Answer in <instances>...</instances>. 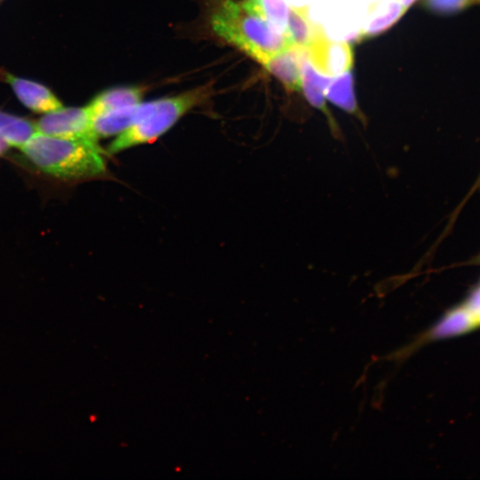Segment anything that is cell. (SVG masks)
Returning a JSON list of instances; mask_svg holds the SVG:
<instances>
[{
	"label": "cell",
	"instance_id": "12",
	"mask_svg": "<svg viewBox=\"0 0 480 480\" xmlns=\"http://www.w3.org/2000/svg\"><path fill=\"white\" fill-rule=\"evenodd\" d=\"M407 10L399 0H380L370 12L360 37L377 36L392 27Z\"/></svg>",
	"mask_w": 480,
	"mask_h": 480
},
{
	"label": "cell",
	"instance_id": "15",
	"mask_svg": "<svg viewBox=\"0 0 480 480\" xmlns=\"http://www.w3.org/2000/svg\"><path fill=\"white\" fill-rule=\"evenodd\" d=\"M324 34L320 28L309 20L304 8H291L288 18V36L292 45L307 50L315 40Z\"/></svg>",
	"mask_w": 480,
	"mask_h": 480
},
{
	"label": "cell",
	"instance_id": "3",
	"mask_svg": "<svg viewBox=\"0 0 480 480\" xmlns=\"http://www.w3.org/2000/svg\"><path fill=\"white\" fill-rule=\"evenodd\" d=\"M212 84H205L178 95L148 101L145 116L120 133L109 144L116 154L141 144L151 143L170 130L187 112L205 101L212 93Z\"/></svg>",
	"mask_w": 480,
	"mask_h": 480
},
{
	"label": "cell",
	"instance_id": "7",
	"mask_svg": "<svg viewBox=\"0 0 480 480\" xmlns=\"http://www.w3.org/2000/svg\"><path fill=\"white\" fill-rule=\"evenodd\" d=\"M1 75L22 104L29 109L45 114L63 107L59 99L44 85L7 72Z\"/></svg>",
	"mask_w": 480,
	"mask_h": 480
},
{
	"label": "cell",
	"instance_id": "14",
	"mask_svg": "<svg viewBox=\"0 0 480 480\" xmlns=\"http://www.w3.org/2000/svg\"><path fill=\"white\" fill-rule=\"evenodd\" d=\"M241 4L246 10L265 20L277 32L288 36L290 9L284 0H244Z\"/></svg>",
	"mask_w": 480,
	"mask_h": 480
},
{
	"label": "cell",
	"instance_id": "10",
	"mask_svg": "<svg viewBox=\"0 0 480 480\" xmlns=\"http://www.w3.org/2000/svg\"><path fill=\"white\" fill-rule=\"evenodd\" d=\"M302 88L308 102L321 110L325 116L328 125L336 138H340L341 132L340 127L329 111L325 100L324 91L332 82V78L320 75L308 61V56L306 57L301 65Z\"/></svg>",
	"mask_w": 480,
	"mask_h": 480
},
{
	"label": "cell",
	"instance_id": "5",
	"mask_svg": "<svg viewBox=\"0 0 480 480\" xmlns=\"http://www.w3.org/2000/svg\"><path fill=\"white\" fill-rule=\"evenodd\" d=\"M36 132L60 137H81L97 140L92 133V116L87 106L60 108L45 113L36 123Z\"/></svg>",
	"mask_w": 480,
	"mask_h": 480
},
{
	"label": "cell",
	"instance_id": "8",
	"mask_svg": "<svg viewBox=\"0 0 480 480\" xmlns=\"http://www.w3.org/2000/svg\"><path fill=\"white\" fill-rule=\"evenodd\" d=\"M148 102L106 112L92 118V133L98 140L119 135L141 119L147 113Z\"/></svg>",
	"mask_w": 480,
	"mask_h": 480
},
{
	"label": "cell",
	"instance_id": "4",
	"mask_svg": "<svg viewBox=\"0 0 480 480\" xmlns=\"http://www.w3.org/2000/svg\"><path fill=\"white\" fill-rule=\"evenodd\" d=\"M478 327H480V312L466 304L461 305L448 311L436 324L411 343L390 353L387 359L396 362L404 360L428 342L463 334Z\"/></svg>",
	"mask_w": 480,
	"mask_h": 480
},
{
	"label": "cell",
	"instance_id": "18",
	"mask_svg": "<svg viewBox=\"0 0 480 480\" xmlns=\"http://www.w3.org/2000/svg\"><path fill=\"white\" fill-rule=\"evenodd\" d=\"M9 144L6 141H4L2 138H0V155L6 150Z\"/></svg>",
	"mask_w": 480,
	"mask_h": 480
},
{
	"label": "cell",
	"instance_id": "17",
	"mask_svg": "<svg viewBox=\"0 0 480 480\" xmlns=\"http://www.w3.org/2000/svg\"><path fill=\"white\" fill-rule=\"evenodd\" d=\"M474 3H480V0H426L430 9L441 12L458 11Z\"/></svg>",
	"mask_w": 480,
	"mask_h": 480
},
{
	"label": "cell",
	"instance_id": "1",
	"mask_svg": "<svg viewBox=\"0 0 480 480\" xmlns=\"http://www.w3.org/2000/svg\"><path fill=\"white\" fill-rule=\"evenodd\" d=\"M20 149L40 171L59 179H90L106 172L97 140L89 138L60 137L36 132Z\"/></svg>",
	"mask_w": 480,
	"mask_h": 480
},
{
	"label": "cell",
	"instance_id": "2",
	"mask_svg": "<svg viewBox=\"0 0 480 480\" xmlns=\"http://www.w3.org/2000/svg\"><path fill=\"white\" fill-rule=\"evenodd\" d=\"M216 35L262 66L291 48L290 37L274 29L265 20L234 0L221 2L211 17Z\"/></svg>",
	"mask_w": 480,
	"mask_h": 480
},
{
	"label": "cell",
	"instance_id": "13",
	"mask_svg": "<svg viewBox=\"0 0 480 480\" xmlns=\"http://www.w3.org/2000/svg\"><path fill=\"white\" fill-rule=\"evenodd\" d=\"M353 76L350 71L343 73L332 80L324 91L325 97L333 104L355 116L362 123L366 124L364 113L359 108L354 93Z\"/></svg>",
	"mask_w": 480,
	"mask_h": 480
},
{
	"label": "cell",
	"instance_id": "6",
	"mask_svg": "<svg viewBox=\"0 0 480 480\" xmlns=\"http://www.w3.org/2000/svg\"><path fill=\"white\" fill-rule=\"evenodd\" d=\"M308 55L315 68L330 76L348 71L354 60L348 44L330 40L324 34L308 49Z\"/></svg>",
	"mask_w": 480,
	"mask_h": 480
},
{
	"label": "cell",
	"instance_id": "19",
	"mask_svg": "<svg viewBox=\"0 0 480 480\" xmlns=\"http://www.w3.org/2000/svg\"><path fill=\"white\" fill-rule=\"evenodd\" d=\"M402 5L407 10L416 0H399Z\"/></svg>",
	"mask_w": 480,
	"mask_h": 480
},
{
	"label": "cell",
	"instance_id": "11",
	"mask_svg": "<svg viewBox=\"0 0 480 480\" xmlns=\"http://www.w3.org/2000/svg\"><path fill=\"white\" fill-rule=\"evenodd\" d=\"M143 91L138 87H118L102 92L88 105L92 118L141 102Z\"/></svg>",
	"mask_w": 480,
	"mask_h": 480
},
{
	"label": "cell",
	"instance_id": "16",
	"mask_svg": "<svg viewBox=\"0 0 480 480\" xmlns=\"http://www.w3.org/2000/svg\"><path fill=\"white\" fill-rule=\"evenodd\" d=\"M36 132V123L0 111V138L9 146L20 148Z\"/></svg>",
	"mask_w": 480,
	"mask_h": 480
},
{
	"label": "cell",
	"instance_id": "9",
	"mask_svg": "<svg viewBox=\"0 0 480 480\" xmlns=\"http://www.w3.org/2000/svg\"><path fill=\"white\" fill-rule=\"evenodd\" d=\"M308 56L307 50L292 46L272 57L263 66L288 92H300L302 88L301 65Z\"/></svg>",
	"mask_w": 480,
	"mask_h": 480
}]
</instances>
